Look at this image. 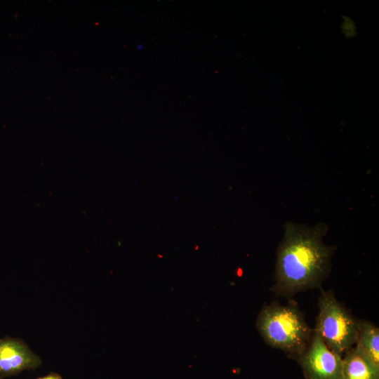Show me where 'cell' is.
<instances>
[{
	"label": "cell",
	"instance_id": "6da1fadb",
	"mask_svg": "<svg viewBox=\"0 0 379 379\" xmlns=\"http://www.w3.org/2000/svg\"><path fill=\"white\" fill-rule=\"evenodd\" d=\"M328 226L314 227L286 222L276 252L274 284L271 291L287 299L300 292L320 288L330 274L336 246L325 244Z\"/></svg>",
	"mask_w": 379,
	"mask_h": 379
},
{
	"label": "cell",
	"instance_id": "7a4b0ae2",
	"mask_svg": "<svg viewBox=\"0 0 379 379\" xmlns=\"http://www.w3.org/2000/svg\"><path fill=\"white\" fill-rule=\"evenodd\" d=\"M256 327L268 345L295 360L313 334V329L293 299H288L286 305L274 301L263 306L258 313Z\"/></svg>",
	"mask_w": 379,
	"mask_h": 379
},
{
	"label": "cell",
	"instance_id": "3957f363",
	"mask_svg": "<svg viewBox=\"0 0 379 379\" xmlns=\"http://www.w3.org/2000/svg\"><path fill=\"white\" fill-rule=\"evenodd\" d=\"M314 331L333 352L343 355L356 343L358 321L335 297L331 290H321Z\"/></svg>",
	"mask_w": 379,
	"mask_h": 379
},
{
	"label": "cell",
	"instance_id": "277c9868",
	"mask_svg": "<svg viewBox=\"0 0 379 379\" xmlns=\"http://www.w3.org/2000/svg\"><path fill=\"white\" fill-rule=\"evenodd\" d=\"M295 360L306 379L343 378V357L330 350L314 329L310 341Z\"/></svg>",
	"mask_w": 379,
	"mask_h": 379
},
{
	"label": "cell",
	"instance_id": "5b68a950",
	"mask_svg": "<svg viewBox=\"0 0 379 379\" xmlns=\"http://www.w3.org/2000/svg\"><path fill=\"white\" fill-rule=\"evenodd\" d=\"M41 364L40 357L21 339H0V378L34 369Z\"/></svg>",
	"mask_w": 379,
	"mask_h": 379
},
{
	"label": "cell",
	"instance_id": "8992f818",
	"mask_svg": "<svg viewBox=\"0 0 379 379\" xmlns=\"http://www.w3.org/2000/svg\"><path fill=\"white\" fill-rule=\"evenodd\" d=\"M342 379H379V368L355 347L343 357Z\"/></svg>",
	"mask_w": 379,
	"mask_h": 379
},
{
	"label": "cell",
	"instance_id": "52a82bcc",
	"mask_svg": "<svg viewBox=\"0 0 379 379\" xmlns=\"http://www.w3.org/2000/svg\"><path fill=\"white\" fill-rule=\"evenodd\" d=\"M379 368V329L373 323L358 321V333L354 346Z\"/></svg>",
	"mask_w": 379,
	"mask_h": 379
},
{
	"label": "cell",
	"instance_id": "ba28073f",
	"mask_svg": "<svg viewBox=\"0 0 379 379\" xmlns=\"http://www.w3.org/2000/svg\"><path fill=\"white\" fill-rule=\"evenodd\" d=\"M341 29L343 34L348 38L354 37L357 33V27L352 19L347 17L342 20Z\"/></svg>",
	"mask_w": 379,
	"mask_h": 379
},
{
	"label": "cell",
	"instance_id": "9c48e42d",
	"mask_svg": "<svg viewBox=\"0 0 379 379\" xmlns=\"http://www.w3.org/2000/svg\"><path fill=\"white\" fill-rule=\"evenodd\" d=\"M36 379H62V377L55 373H51L48 375H46L44 377H41Z\"/></svg>",
	"mask_w": 379,
	"mask_h": 379
}]
</instances>
